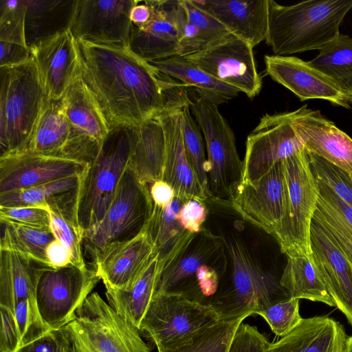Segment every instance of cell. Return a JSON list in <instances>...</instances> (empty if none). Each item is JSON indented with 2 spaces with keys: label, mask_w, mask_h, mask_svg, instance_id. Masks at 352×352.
I'll use <instances>...</instances> for the list:
<instances>
[{
  "label": "cell",
  "mask_w": 352,
  "mask_h": 352,
  "mask_svg": "<svg viewBox=\"0 0 352 352\" xmlns=\"http://www.w3.org/2000/svg\"><path fill=\"white\" fill-rule=\"evenodd\" d=\"M208 214L204 227L221 239L226 268L210 306L220 321L245 320L289 298L280 285L285 265L275 235L253 222L231 200L204 201Z\"/></svg>",
  "instance_id": "1"
},
{
  "label": "cell",
  "mask_w": 352,
  "mask_h": 352,
  "mask_svg": "<svg viewBox=\"0 0 352 352\" xmlns=\"http://www.w3.org/2000/svg\"><path fill=\"white\" fill-rule=\"evenodd\" d=\"M80 76L109 128L135 126L190 102L179 81L160 72L127 47L76 39Z\"/></svg>",
  "instance_id": "2"
},
{
  "label": "cell",
  "mask_w": 352,
  "mask_h": 352,
  "mask_svg": "<svg viewBox=\"0 0 352 352\" xmlns=\"http://www.w3.org/2000/svg\"><path fill=\"white\" fill-rule=\"evenodd\" d=\"M352 0H308L283 6L268 0L266 43L274 55L321 50L340 34Z\"/></svg>",
  "instance_id": "3"
},
{
  "label": "cell",
  "mask_w": 352,
  "mask_h": 352,
  "mask_svg": "<svg viewBox=\"0 0 352 352\" xmlns=\"http://www.w3.org/2000/svg\"><path fill=\"white\" fill-rule=\"evenodd\" d=\"M226 264L221 237L203 226L159 270L155 292L179 294L210 306Z\"/></svg>",
  "instance_id": "4"
},
{
  "label": "cell",
  "mask_w": 352,
  "mask_h": 352,
  "mask_svg": "<svg viewBox=\"0 0 352 352\" xmlns=\"http://www.w3.org/2000/svg\"><path fill=\"white\" fill-rule=\"evenodd\" d=\"M1 156L25 150L47 97L33 57L0 67Z\"/></svg>",
  "instance_id": "5"
},
{
  "label": "cell",
  "mask_w": 352,
  "mask_h": 352,
  "mask_svg": "<svg viewBox=\"0 0 352 352\" xmlns=\"http://www.w3.org/2000/svg\"><path fill=\"white\" fill-rule=\"evenodd\" d=\"M134 126L110 129L85 175L78 205V220L84 232L99 223L111 206L129 166Z\"/></svg>",
  "instance_id": "6"
},
{
  "label": "cell",
  "mask_w": 352,
  "mask_h": 352,
  "mask_svg": "<svg viewBox=\"0 0 352 352\" xmlns=\"http://www.w3.org/2000/svg\"><path fill=\"white\" fill-rule=\"evenodd\" d=\"M283 212L274 234L286 256H309L311 223L319 195L318 182L305 148L283 160Z\"/></svg>",
  "instance_id": "7"
},
{
  "label": "cell",
  "mask_w": 352,
  "mask_h": 352,
  "mask_svg": "<svg viewBox=\"0 0 352 352\" xmlns=\"http://www.w3.org/2000/svg\"><path fill=\"white\" fill-rule=\"evenodd\" d=\"M153 210L149 186L128 166L103 219L86 230L82 247L89 265L105 246L131 239L146 227Z\"/></svg>",
  "instance_id": "8"
},
{
  "label": "cell",
  "mask_w": 352,
  "mask_h": 352,
  "mask_svg": "<svg viewBox=\"0 0 352 352\" xmlns=\"http://www.w3.org/2000/svg\"><path fill=\"white\" fill-rule=\"evenodd\" d=\"M189 106L205 140L209 197L232 200L243 178L234 134L217 105L196 96Z\"/></svg>",
  "instance_id": "9"
},
{
  "label": "cell",
  "mask_w": 352,
  "mask_h": 352,
  "mask_svg": "<svg viewBox=\"0 0 352 352\" xmlns=\"http://www.w3.org/2000/svg\"><path fill=\"white\" fill-rule=\"evenodd\" d=\"M219 321L216 311L210 305L179 294L155 292L140 331L160 352L184 344Z\"/></svg>",
  "instance_id": "10"
},
{
  "label": "cell",
  "mask_w": 352,
  "mask_h": 352,
  "mask_svg": "<svg viewBox=\"0 0 352 352\" xmlns=\"http://www.w3.org/2000/svg\"><path fill=\"white\" fill-rule=\"evenodd\" d=\"M100 280L96 272L88 266L46 269L37 284L36 303L48 328L60 329L74 321L76 310Z\"/></svg>",
  "instance_id": "11"
},
{
  "label": "cell",
  "mask_w": 352,
  "mask_h": 352,
  "mask_svg": "<svg viewBox=\"0 0 352 352\" xmlns=\"http://www.w3.org/2000/svg\"><path fill=\"white\" fill-rule=\"evenodd\" d=\"M294 111L263 116L246 140L241 184L258 182L276 163L305 148L294 124Z\"/></svg>",
  "instance_id": "12"
},
{
  "label": "cell",
  "mask_w": 352,
  "mask_h": 352,
  "mask_svg": "<svg viewBox=\"0 0 352 352\" xmlns=\"http://www.w3.org/2000/svg\"><path fill=\"white\" fill-rule=\"evenodd\" d=\"M62 102L70 129L64 157L90 164L110 128L80 74L67 89Z\"/></svg>",
  "instance_id": "13"
},
{
  "label": "cell",
  "mask_w": 352,
  "mask_h": 352,
  "mask_svg": "<svg viewBox=\"0 0 352 352\" xmlns=\"http://www.w3.org/2000/svg\"><path fill=\"white\" fill-rule=\"evenodd\" d=\"M184 57L215 79L245 93L250 98L258 95L262 89L253 47L232 34L216 44Z\"/></svg>",
  "instance_id": "14"
},
{
  "label": "cell",
  "mask_w": 352,
  "mask_h": 352,
  "mask_svg": "<svg viewBox=\"0 0 352 352\" xmlns=\"http://www.w3.org/2000/svg\"><path fill=\"white\" fill-rule=\"evenodd\" d=\"M76 321L96 352H151L140 331L102 297L89 295L76 311Z\"/></svg>",
  "instance_id": "15"
},
{
  "label": "cell",
  "mask_w": 352,
  "mask_h": 352,
  "mask_svg": "<svg viewBox=\"0 0 352 352\" xmlns=\"http://www.w3.org/2000/svg\"><path fill=\"white\" fill-rule=\"evenodd\" d=\"M137 1L78 0L70 30L78 40L129 47Z\"/></svg>",
  "instance_id": "16"
},
{
  "label": "cell",
  "mask_w": 352,
  "mask_h": 352,
  "mask_svg": "<svg viewBox=\"0 0 352 352\" xmlns=\"http://www.w3.org/2000/svg\"><path fill=\"white\" fill-rule=\"evenodd\" d=\"M151 9L144 25H133L129 48L149 63L177 55L186 13L182 0H147Z\"/></svg>",
  "instance_id": "17"
},
{
  "label": "cell",
  "mask_w": 352,
  "mask_h": 352,
  "mask_svg": "<svg viewBox=\"0 0 352 352\" xmlns=\"http://www.w3.org/2000/svg\"><path fill=\"white\" fill-rule=\"evenodd\" d=\"M265 73L300 101L320 99L350 109L352 92L339 86L309 61L293 56L265 55Z\"/></svg>",
  "instance_id": "18"
},
{
  "label": "cell",
  "mask_w": 352,
  "mask_h": 352,
  "mask_svg": "<svg viewBox=\"0 0 352 352\" xmlns=\"http://www.w3.org/2000/svg\"><path fill=\"white\" fill-rule=\"evenodd\" d=\"M89 164L28 151L0 156V193L71 177H84Z\"/></svg>",
  "instance_id": "19"
},
{
  "label": "cell",
  "mask_w": 352,
  "mask_h": 352,
  "mask_svg": "<svg viewBox=\"0 0 352 352\" xmlns=\"http://www.w3.org/2000/svg\"><path fill=\"white\" fill-rule=\"evenodd\" d=\"M157 253L146 228L134 238L111 243L90 265L106 288L127 289L145 272Z\"/></svg>",
  "instance_id": "20"
},
{
  "label": "cell",
  "mask_w": 352,
  "mask_h": 352,
  "mask_svg": "<svg viewBox=\"0 0 352 352\" xmlns=\"http://www.w3.org/2000/svg\"><path fill=\"white\" fill-rule=\"evenodd\" d=\"M294 124L308 153L339 168L352 178V138L319 110L305 104L294 111Z\"/></svg>",
  "instance_id": "21"
},
{
  "label": "cell",
  "mask_w": 352,
  "mask_h": 352,
  "mask_svg": "<svg viewBox=\"0 0 352 352\" xmlns=\"http://www.w3.org/2000/svg\"><path fill=\"white\" fill-rule=\"evenodd\" d=\"M31 52L47 98L60 99L80 74L77 41L71 30L43 42Z\"/></svg>",
  "instance_id": "22"
},
{
  "label": "cell",
  "mask_w": 352,
  "mask_h": 352,
  "mask_svg": "<svg viewBox=\"0 0 352 352\" xmlns=\"http://www.w3.org/2000/svg\"><path fill=\"white\" fill-rule=\"evenodd\" d=\"M248 218L274 234L282 219L285 201L283 161L258 182L241 184L231 200Z\"/></svg>",
  "instance_id": "23"
},
{
  "label": "cell",
  "mask_w": 352,
  "mask_h": 352,
  "mask_svg": "<svg viewBox=\"0 0 352 352\" xmlns=\"http://www.w3.org/2000/svg\"><path fill=\"white\" fill-rule=\"evenodd\" d=\"M310 246L314 262L336 307L352 327V270L331 235L314 219Z\"/></svg>",
  "instance_id": "24"
},
{
  "label": "cell",
  "mask_w": 352,
  "mask_h": 352,
  "mask_svg": "<svg viewBox=\"0 0 352 352\" xmlns=\"http://www.w3.org/2000/svg\"><path fill=\"white\" fill-rule=\"evenodd\" d=\"M185 104L166 109L156 117L165 140L162 180L172 186L175 196L204 201L208 195L188 161L183 143L181 110Z\"/></svg>",
  "instance_id": "25"
},
{
  "label": "cell",
  "mask_w": 352,
  "mask_h": 352,
  "mask_svg": "<svg viewBox=\"0 0 352 352\" xmlns=\"http://www.w3.org/2000/svg\"><path fill=\"white\" fill-rule=\"evenodd\" d=\"M84 177L71 176L34 187L0 193V206L45 209L81 230L78 220V205Z\"/></svg>",
  "instance_id": "26"
},
{
  "label": "cell",
  "mask_w": 352,
  "mask_h": 352,
  "mask_svg": "<svg viewBox=\"0 0 352 352\" xmlns=\"http://www.w3.org/2000/svg\"><path fill=\"white\" fill-rule=\"evenodd\" d=\"M252 47L265 41L268 0H191Z\"/></svg>",
  "instance_id": "27"
},
{
  "label": "cell",
  "mask_w": 352,
  "mask_h": 352,
  "mask_svg": "<svg viewBox=\"0 0 352 352\" xmlns=\"http://www.w3.org/2000/svg\"><path fill=\"white\" fill-rule=\"evenodd\" d=\"M347 338L339 322L317 316L303 318L291 332L270 342L266 352H344Z\"/></svg>",
  "instance_id": "28"
},
{
  "label": "cell",
  "mask_w": 352,
  "mask_h": 352,
  "mask_svg": "<svg viewBox=\"0 0 352 352\" xmlns=\"http://www.w3.org/2000/svg\"><path fill=\"white\" fill-rule=\"evenodd\" d=\"M78 0H25V39L31 51L70 30Z\"/></svg>",
  "instance_id": "29"
},
{
  "label": "cell",
  "mask_w": 352,
  "mask_h": 352,
  "mask_svg": "<svg viewBox=\"0 0 352 352\" xmlns=\"http://www.w3.org/2000/svg\"><path fill=\"white\" fill-rule=\"evenodd\" d=\"M49 267L18 252L0 249V305L13 312L21 300L36 301L38 280Z\"/></svg>",
  "instance_id": "30"
},
{
  "label": "cell",
  "mask_w": 352,
  "mask_h": 352,
  "mask_svg": "<svg viewBox=\"0 0 352 352\" xmlns=\"http://www.w3.org/2000/svg\"><path fill=\"white\" fill-rule=\"evenodd\" d=\"M160 72L179 81L188 91L217 105L233 99L239 91L204 72L184 56H173L148 63Z\"/></svg>",
  "instance_id": "31"
},
{
  "label": "cell",
  "mask_w": 352,
  "mask_h": 352,
  "mask_svg": "<svg viewBox=\"0 0 352 352\" xmlns=\"http://www.w3.org/2000/svg\"><path fill=\"white\" fill-rule=\"evenodd\" d=\"M165 155L164 131L155 118L134 126L129 166L150 186L162 179Z\"/></svg>",
  "instance_id": "32"
},
{
  "label": "cell",
  "mask_w": 352,
  "mask_h": 352,
  "mask_svg": "<svg viewBox=\"0 0 352 352\" xmlns=\"http://www.w3.org/2000/svg\"><path fill=\"white\" fill-rule=\"evenodd\" d=\"M69 135V126L64 111L62 98L54 100L47 96L30 142L24 151L64 157Z\"/></svg>",
  "instance_id": "33"
},
{
  "label": "cell",
  "mask_w": 352,
  "mask_h": 352,
  "mask_svg": "<svg viewBox=\"0 0 352 352\" xmlns=\"http://www.w3.org/2000/svg\"><path fill=\"white\" fill-rule=\"evenodd\" d=\"M317 182L319 195L313 219L331 235L352 270V207L325 184Z\"/></svg>",
  "instance_id": "34"
},
{
  "label": "cell",
  "mask_w": 352,
  "mask_h": 352,
  "mask_svg": "<svg viewBox=\"0 0 352 352\" xmlns=\"http://www.w3.org/2000/svg\"><path fill=\"white\" fill-rule=\"evenodd\" d=\"M280 285L289 298L306 299L336 307L324 280L309 256H286Z\"/></svg>",
  "instance_id": "35"
},
{
  "label": "cell",
  "mask_w": 352,
  "mask_h": 352,
  "mask_svg": "<svg viewBox=\"0 0 352 352\" xmlns=\"http://www.w3.org/2000/svg\"><path fill=\"white\" fill-rule=\"evenodd\" d=\"M187 200L175 196L163 209L153 205L145 228L156 248L159 270L192 234L182 227L178 218L179 210Z\"/></svg>",
  "instance_id": "36"
},
{
  "label": "cell",
  "mask_w": 352,
  "mask_h": 352,
  "mask_svg": "<svg viewBox=\"0 0 352 352\" xmlns=\"http://www.w3.org/2000/svg\"><path fill=\"white\" fill-rule=\"evenodd\" d=\"M158 272L157 255L129 289L121 290L106 288L108 303L122 318L139 331L142 320L155 291Z\"/></svg>",
  "instance_id": "37"
},
{
  "label": "cell",
  "mask_w": 352,
  "mask_h": 352,
  "mask_svg": "<svg viewBox=\"0 0 352 352\" xmlns=\"http://www.w3.org/2000/svg\"><path fill=\"white\" fill-rule=\"evenodd\" d=\"M0 222V249L18 252L50 267L46 258V249L48 244L56 239L50 229L34 228L8 221Z\"/></svg>",
  "instance_id": "38"
},
{
  "label": "cell",
  "mask_w": 352,
  "mask_h": 352,
  "mask_svg": "<svg viewBox=\"0 0 352 352\" xmlns=\"http://www.w3.org/2000/svg\"><path fill=\"white\" fill-rule=\"evenodd\" d=\"M342 88L352 92V38L340 34L309 60Z\"/></svg>",
  "instance_id": "39"
},
{
  "label": "cell",
  "mask_w": 352,
  "mask_h": 352,
  "mask_svg": "<svg viewBox=\"0 0 352 352\" xmlns=\"http://www.w3.org/2000/svg\"><path fill=\"white\" fill-rule=\"evenodd\" d=\"M190 102L186 103L181 110V129L183 143L188 161L194 170L208 197V164L205 144L201 131L190 109Z\"/></svg>",
  "instance_id": "40"
},
{
  "label": "cell",
  "mask_w": 352,
  "mask_h": 352,
  "mask_svg": "<svg viewBox=\"0 0 352 352\" xmlns=\"http://www.w3.org/2000/svg\"><path fill=\"white\" fill-rule=\"evenodd\" d=\"M243 320L219 321L184 344L160 352H228Z\"/></svg>",
  "instance_id": "41"
},
{
  "label": "cell",
  "mask_w": 352,
  "mask_h": 352,
  "mask_svg": "<svg viewBox=\"0 0 352 352\" xmlns=\"http://www.w3.org/2000/svg\"><path fill=\"white\" fill-rule=\"evenodd\" d=\"M311 169L315 177L331 189L344 203L352 207V178L326 160L308 153Z\"/></svg>",
  "instance_id": "42"
},
{
  "label": "cell",
  "mask_w": 352,
  "mask_h": 352,
  "mask_svg": "<svg viewBox=\"0 0 352 352\" xmlns=\"http://www.w3.org/2000/svg\"><path fill=\"white\" fill-rule=\"evenodd\" d=\"M276 335L283 337L302 321L299 312V299L289 298L275 302L257 313Z\"/></svg>",
  "instance_id": "43"
},
{
  "label": "cell",
  "mask_w": 352,
  "mask_h": 352,
  "mask_svg": "<svg viewBox=\"0 0 352 352\" xmlns=\"http://www.w3.org/2000/svg\"><path fill=\"white\" fill-rule=\"evenodd\" d=\"M25 12V0H0V41L26 46Z\"/></svg>",
  "instance_id": "44"
},
{
  "label": "cell",
  "mask_w": 352,
  "mask_h": 352,
  "mask_svg": "<svg viewBox=\"0 0 352 352\" xmlns=\"http://www.w3.org/2000/svg\"><path fill=\"white\" fill-rule=\"evenodd\" d=\"M13 313L19 333V347L50 330L43 320L35 300L25 298L19 301Z\"/></svg>",
  "instance_id": "45"
},
{
  "label": "cell",
  "mask_w": 352,
  "mask_h": 352,
  "mask_svg": "<svg viewBox=\"0 0 352 352\" xmlns=\"http://www.w3.org/2000/svg\"><path fill=\"white\" fill-rule=\"evenodd\" d=\"M50 230L54 237L68 250L72 264L80 268L87 267L82 250V231L63 218L49 212Z\"/></svg>",
  "instance_id": "46"
},
{
  "label": "cell",
  "mask_w": 352,
  "mask_h": 352,
  "mask_svg": "<svg viewBox=\"0 0 352 352\" xmlns=\"http://www.w3.org/2000/svg\"><path fill=\"white\" fill-rule=\"evenodd\" d=\"M182 3L188 19L199 29L207 47L232 34L216 19L197 7L191 0H182Z\"/></svg>",
  "instance_id": "47"
},
{
  "label": "cell",
  "mask_w": 352,
  "mask_h": 352,
  "mask_svg": "<svg viewBox=\"0 0 352 352\" xmlns=\"http://www.w3.org/2000/svg\"><path fill=\"white\" fill-rule=\"evenodd\" d=\"M0 221H8L34 228L50 229L49 212L39 208L0 206Z\"/></svg>",
  "instance_id": "48"
},
{
  "label": "cell",
  "mask_w": 352,
  "mask_h": 352,
  "mask_svg": "<svg viewBox=\"0 0 352 352\" xmlns=\"http://www.w3.org/2000/svg\"><path fill=\"white\" fill-rule=\"evenodd\" d=\"M71 338L65 327L50 329L38 338L20 346L16 352H70Z\"/></svg>",
  "instance_id": "49"
},
{
  "label": "cell",
  "mask_w": 352,
  "mask_h": 352,
  "mask_svg": "<svg viewBox=\"0 0 352 352\" xmlns=\"http://www.w3.org/2000/svg\"><path fill=\"white\" fill-rule=\"evenodd\" d=\"M270 342L254 326L241 323L228 352H266Z\"/></svg>",
  "instance_id": "50"
},
{
  "label": "cell",
  "mask_w": 352,
  "mask_h": 352,
  "mask_svg": "<svg viewBox=\"0 0 352 352\" xmlns=\"http://www.w3.org/2000/svg\"><path fill=\"white\" fill-rule=\"evenodd\" d=\"M208 210L204 201L188 199L182 206L178 218L182 227L188 232H200L207 219Z\"/></svg>",
  "instance_id": "51"
},
{
  "label": "cell",
  "mask_w": 352,
  "mask_h": 352,
  "mask_svg": "<svg viewBox=\"0 0 352 352\" xmlns=\"http://www.w3.org/2000/svg\"><path fill=\"white\" fill-rule=\"evenodd\" d=\"M0 352H16L19 348V333L14 313L0 305Z\"/></svg>",
  "instance_id": "52"
},
{
  "label": "cell",
  "mask_w": 352,
  "mask_h": 352,
  "mask_svg": "<svg viewBox=\"0 0 352 352\" xmlns=\"http://www.w3.org/2000/svg\"><path fill=\"white\" fill-rule=\"evenodd\" d=\"M0 67L23 64L32 58V52L24 45L0 41Z\"/></svg>",
  "instance_id": "53"
},
{
  "label": "cell",
  "mask_w": 352,
  "mask_h": 352,
  "mask_svg": "<svg viewBox=\"0 0 352 352\" xmlns=\"http://www.w3.org/2000/svg\"><path fill=\"white\" fill-rule=\"evenodd\" d=\"M46 258L50 266L54 269L72 265L69 252L56 239L48 244L46 249Z\"/></svg>",
  "instance_id": "54"
},
{
  "label": "cell",
  "mask_w": 352,
  "mask_h": 352,
  "mask_svg": "<svg viewBox=\"0 0 352 352\" xmlns=\"http://www.w3.org/2000/svg\"><path fill=\"white\" fill-rule=\"evenodd\" d=\"M153 205L164 208L175 197V192L170 185L162 179L155 181L149 186Z\"/></svg>",
  "instance_id": "55"
},
{
  "label": "cell",
  "mask_w": 352,
  "mask_h": 352,
  "mask_svg": "<svg viewBox=\"0 0 352 352\" xmlns=\"http://www.w3.org/2000/svg\"><path fill=\"white\" fill-rule=\"evenodd\" d=\"M151 9L146 1H137L130 12V20L133 25L146 24L151 18Z\"/></svg>",
  "instance_id": "56"
},
{
  "label": "cell",
  "mask_w": 352,
  "mask_h": 352,
  "mask_svg": "<svg viewBox=\"0 0 352 352\" xmlns=\"http://www.w3.org/2000/svg\"><path fill=\"white\" fill-rule=\"evenodd\" d=\"M70 324L76 335L82 352H96L82 332V330L78 323L74 320L70 322Z\"/></svg>",
  "instance_id": "57"
},
{
  "label": "cell",
  "mask_w": 352,
  "mask_h": 352,
  "mask_svg": "<svg viewBox=\"0 0 352 352\" xmlns=\"http://www.w3.org/2000/svg\"><path fill=\"white\" fill-rule=\"evenodd\" d=\"M66 327L67 328V329L69 331L70 338H71L70 352H82L80 344L78 340L76 335L74 331L73 330L70 323L67 324Z\"/></svg>",
  "instance_id": "58"
},
{
  "label": "cell",
  "mask_w": 352,
  "mask_h": 352,
  "mask_svg": "<svg viewBox=\"0 0 352 352\" xmlns=\"http://www.w3.org/2000/svg\"><path fill=\"white\" fill-rule=\"evenodd\" d=\"M344 352H352V336L347 338Z\"/></svg>",
  "instance_id": "59"
}]
</instances>
